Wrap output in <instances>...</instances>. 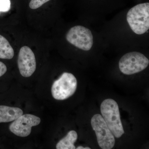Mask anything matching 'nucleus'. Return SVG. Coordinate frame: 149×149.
Listing matches in <instances>:
<instances>
[{
	"label": "nucleus",
	"instance_id": "obj_16",
	"mask_svg": "<svg viewBox=\"0 0 149 149\" xmlns=\"http://www.w3.org/2000/svg\"><path fill=\"white\" fill-rule=\"evenodd\" d=\"M0 13H1V12H0Z\"/></svg>",
	"mask_w": 149,
	"mask_h": 149
},
{
	"label": "nucleus",
	"instance_id": "obj_14",
	"mask_svg": "<svg viewBox=\"0 0 149 149\" xmlns=\"http://www.w3.org/2000/svg\"><path fill=\"white\" fill-rule=\"evenodd\" d=\"M7 70V68L4 63L0 61V77L5 74Z\"/></svg>",
	"mask_w": 149,
	"mask_h": 149
},
{
	"label": "nucleus",
	"instance_id": "obj_7",
	"mask_svg": "<svg viewBox=\"0 0 149 149\" xmlns=\"http://www.w3.org/2000/svg\"><path fill=\"white\" fill-rule=\"evenodd\" d=\"M40 122V118L34 115H22L11 123L9 129L16 136L26 137L30 135L32 127L39 125Z\"/></svg>",
	"mask_w": 149,
	"mask_h": 149
},
{
	"label": "nucleus",
	"instance_id": "obj_1",
	"mask_svg": "<svg viewBox=\"0 0 149 149\" xmlns=\"http://www.w3.org/2000/svg\"><path fill=\"white\" fill-rule=\"evenodd\" d=\"M101 112L104 120L113 136L120 138L124 133L118 104L114 100L108 99L102 102Z\"/></svg>",
	"mask_w": 149,
	"mask_h": 149
},
{
	"label": "nucleus",
	"instance_id": "obj_4",
	"mask_svg": "<svg viewBox=\"0 0 149 149\" xmlns=\"http://www.w3.org/2000/svg\"><path fill=\"white\" fill-rule=\"evenodd\" d=\"M148 59L143 54L132 52L123 56L119 62V67L123 73L133 74L143 71L148 66Z\"/></svg>",
	"mask_w": 149,
	"mask_h": 149
},
{
	"label": "nucleus",
	"instance_id": "obj_3",
	"mask_svg": "<svg viewBox=\"0 0 149 149\" xmlns=\"http://www.w3.org/2000/svg\"><path fill=\"white\" fill-rule=\"evenodd\" d=\"M77 80L72 73L65 72L56 80L52 87L53 97L58 100H63L72 96L77 88Z\"/></svg>",
	"mask_w": 149,
	"mask_h": 149
},
{
	"label": "nucleus",
	"instance_id": "obj_8",
	"mask_svg": "<svg viewBox=\"0 0 149 149\" xmlns=\"http://www.w3.org/2000/svg\"><path fill=\"white\" fill-rule=\"evenodd\" d=\"M17 63L20 74L23 77H30L36 69V58L35 54L27 46L20 49L19 53Z\"/></svg>",
	"mask_w": 149,
	"mask_h": 149
},
{
	"label": "nucleus",
	"instance_id": "obj_10",
	"mask_svg": "<svg viewBox=\"0 0 149 149\" xmlns=\"http://www.w3.org/2000/svg\"><path fill=\"white\" fill-rule=\"evenodd\" d=\"M77 139V134L74 130L69 131L66 136L60 140L56 146L57 149H76L74 143Z\"/></svg>",
	"mask_w": 149,
	"mask_h": 149
},
{
	"label": "nucleus",
	"instance_id": "obj_5",
	"mask_svg": "<svg viewBox=\"0 0 149 149\" xmlns=\"http://www.w3.org/2000/svg\"><path fill=\"white\" fill-rule=\"evenodd\" d=\"M91 125L95 132L98 143L102 149H111L114 147V136L100 114H96L92 117Z\"/></svg>",
	"mask_w": 149,
	"mask_h": 149
},
{
	"label": "nucleus",
	"instance_id": "obj_9",
	"mask_svg": "<svg viewBox=\"0 0 149 149\" xmlns=\"http://www.w3.org/2000/svg\"><path fill=\"white\" fill-rule=\"evenodd\" d=\"M23 113L22 110L19 108L0 105V123L14 121Z\"/></svg>",
	"mask_w": 149,
	"mask_h": 149
},
{
	"label": "nucleus",
	"instance_id": "obj_6",
	"mask_svg": "<svg viewBox=\"0 0 149 149\" xmlns=\"http://www.w3.org/2000/svg\"><path fill=\"white\" fill-rule=\"evenodd\" d=\"M68 42L76 47L84 51H89L93 44V37L88 28L80 25L70 28L66 35Z\"/></svg>",
	"mask_w": 149,
	"mask_h": 149
},
{
	"label": "nucleus",
	"instance_id": "obj_11",
	"mask_svg": "<svg viewBox=\"0 0 149 149\" xmlns=\"http://www.w3.org/2000/svg\"><path fill=\"white\" fill-rule=\"evenodd\" d=\"M14 55V51L8 40L0 35V58L11 59Z\"/></svg>",
	"mask_w": 149,
	"mask_h": 149
},
{
	"label": "nucleus",
	"instance_id": "obj_2",
	"mask_svg": "<svg viewBox=\"0 0 149 149\" xmlns=\"http://www.w3.org/2000/svg\"><path fill=\"white\" fill-rule=\"evenodd\" d=\"M127 20L133 32L143 35L149 29V3L139 4L128 11Z\"/></svg>",
	"mask_w": 149,
	"mask_h": 149
},
{
	"label": "nucleus",
	"instance_id": "obj_15",
	"mask_svg": "<svg viewBox=\"0 0 149 149\" xmlns=\"http://www.w3.org/2000/svg\"><path fill=\"white\" fill-rule=\"evenodd\" d=\"M77 149H91V148H89V147H86V148H84L83 146H78L77 147Z\"/></svg>",
	"mask_w": 149,
	"mask_h": 149
},
{
	"label": "nucleus",
	"instance_id": "obj_13",
	"mask_svg": "<svg viewBox=\"0 0 149 149\" xmlns=\"http://www.w3.org/2000/svg\"><path fill=\"white\" fill-rule=\"evenodd\" d=\"M10 0H0V12H7L10 10Z\"/></svg>",
	"mask_w": 149,
	"mask_h": 149
},
{
	"label": "nucleus",
	"instance_id": "obj_12",
	"mask_svg": "<svg viewBox=\"0 0 149 149\" xmlns=\"http://www.w3.org/2000/svg\"><path fill=\"white\" fill-rule=\"evenodd\" d=\"M49 1L50 0H31L29 3V6L32 9H36Z\"/></svg>",
	"mask_w": 149,
	"mask_h": 149
}]
</instances>
